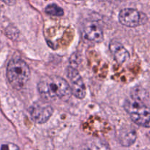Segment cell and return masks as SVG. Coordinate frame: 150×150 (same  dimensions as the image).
Here are the masks:
<instances>
[{
	"mask_svg": "<svg viewBox=\"0 0 150 150\" xmlns=\"http://www.w3.org/2000/svg\"><path fill=\"white\" fill-rule=\"evenodd\" d=\"M38 89L40 96L45 100H67L72 95L70 86L67 81L57 76H45L41 79Z\"/></svg>",
	"mask_w": 150,
	"mask_h": 150,
	"instance_id": "6da1fadb",
	"label": "cell"
},
{
	"mask_svg": "<svg viewBox=\"0 0 150 150\" xmlns=\"http://www.w3.org/2000/svg\"><path fill=\"white\" fill-rule=\"evenodd\" d=\"M7 78L10 84L16 89H21L30 78V69L23 60L12 59L7 67Z\"/></svg>",
	"mask_w": 150,
	"mask_h": 150,
	"instance_id": "7a4b0ae2",
	"label": "cell"
},
{
	"mask_svg": "<svg viewBox=\"0 0 150 150\" xmlns=\"http://www.w3.org/2000/svg\"><path fill=\"white\" fill-rule=\"evenodd\" d=\"M124 107L136 124L149 128L150 111L149 106L144 101L131 97L125 101Z\"/></svg>",
	"mask_w": 150,
	"mask_h": 150,
	"instance_id": "3957f363",
	"label": "cell"
},
{
	"mask_svg": "<svg viewBox=\"0 0 150 150\" xmlns=\"http://www.w3.org/2000/svg\"><path fill=\"white\" fill-rule=\"evenodd\" d=\"M31 119L38 124H43L49 120L54 113V108L46 103L37 102L29 108Z\"/></svg>",
	"mask_w": 150,
	"mask_h": 150,
	"instance_id": "277c9868",
	"label": "cell"
},
{
	"mask_svg": "<svg viewBox=\"0 0 150 150\" xmlns=\"http://www.w3.org/2000/svg\"><path fill=\"white\" fill-rule=\"evenodd\" d=\"M67 75L70 81L72 94L79 99L84 98L86 96V86L79 71L74 67H70L67 70Z\"/></svg>",
	"mask_w": 150,
	"mask_h": 150,
	"instance_id": "5b68a950",
	"label": "cell"
},
{
	"mask_svg": "<svg viewBox=\"0 0 150 150\" xmlns=\"http://www.w3.org/2000/svg\"><path fill=\"white\" fill-rule=\"evenodd\" d=\"M146 16L133 8H125L120 12L119 21L122 25L128 27H136L141 23H145L144 21Z\"/></svg>",
	"mask_w": 150,
	"mask_h": 150,
	"instance_id": "8992f818",
	"label": "cell"
},
{
	"mask_svg": "<svg viewBox=\"0 0 150 150\" xmlns=\"http://www.w3.org/2000/svg\"><path fill=\"white\" fill-rule=\"evenodd\" d=\"M83 34L87 40L95 42H100L103 40V31L100 25L96 21H90L83 24Z\"/></svg>",
	"mask_w": 150,
	"mask_h": 150,
	"instance_id": "52a82bcc",
	"label": "cell"
},
{
	"mask_svg": "<svg viewBox=\"0 0 150 150\" xmlns=\"http://www.w3.org/2000/svg\"><path fill=\"white\" fill-rule=\"evenodd\" d=\"M109 50L114 59L119 64H123L130 59V54L127 50L118 41H111L109 44Z\"/></svg>",
	"mask_w": 150,
	"mask_h": 150,
	"instance_id": "ba28073f",
	"label": "cell"
},
{
	"mask_svg": "<svg viewBox=\"0 0 150 150\" xmlns=\"http://www.w3.org/2000/svg\"><path fill=\"white\" fill-rule=\"evenodd\" d=\"M137 139L136 132L133 128H124L119 133V142L123 146H130Z\"/></svg>",
	"mask_w": 150,
	"mask_h": 150,
	"instance_id": "9c48e42d",
	"label": "cell"
},
{
	"mask_svg": "<svg viewBox=\"0 0 150 150\" xmlns=\"http://www.w3.org/2000/svg\"><path fill=\"white\" fill-rule=\"evenodd\" d=\"M83 150H111L105 142L100 139H91L86 143Z\"/></svg>",
	"mask_w": 150,
	"mask_h": 150,
	"instance_id": "30bf717a",
	"label": "cell"
},
{
	"mask_svg": "<svg viewBox=\"0 0 150 150\" xmlns=\"http://www.w3.org/2000/svg\"><path fill=\"white\" fill-rule=\"evenodd\" d=\"M45 13L52 16H62L64 14L62 8L55 4H51L45 7Z\"/></svg>",
	"mask_w": 150,
	"mask_h": 150,
	"instance_id": "8fae6325",
	"label": "cell"
},
{
	"mask_svg": "<svg viewBox=\"0 0 150 150\" xmlns=\"http://www.w3.org/2000/svg\"><path fill=\"white\" fill-rule=\"evenodd\" d=\"M0 150H20L16 144L10 142H6L0 144Z\"/></svg>",
	"mask_w": 150,
	"mask_h": 150,
	"instance_id": "7c38bea8",
	"label": "cell"
},
{
	"mask_svg": "<svg viewBox=\"0 0 150 150\" xmlns=\"http://www.w3.org/2000/svg\"><path fill=\"white\" fill-rule=\"evenodd\" d=\"M1 1L5 3L6 4H7V5L13 6L16 4V0H1Z\"/></svg>",
	"mask_w": 150,
	"mask_h": 150,
	"instance_id": "4fadbf2b",
	"label": "cell"
},
{
	"mask_svg": "<svg viewBox=\"0 0 150 150\" xmlns=\"http://www.w3.org/2000/svg\"><path fill=\"white\" fill-rule=\"evenodd\" d=\"M108 1L112 3H118V2H122V1H125V0H108Z\"/></svg>",
	"mask_w": 150,
	"mask_h": 150,
	"instance_id": "5bb4252c",
	"label": "cell"
},
{
	"mask_svg": "<svg viewBox=\"0 0 150 150\" xmlns=\"http://www.w3.org/2000/svg\"><path fill=\"white\" fill-rule=\"evenodd\" d=\"M77 1H82V0H77Z\"/></svg>",
	"mask_w": 150,
	"mask_h": 150,
	"instance_id": "9a60e30c",
	"label": "cell"
}]
</instances>
